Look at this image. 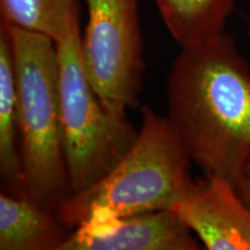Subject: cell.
Here are the masks:
<instances>
[{
    "label": "cell",
    "instance_id": "5",
    "mask_svg": "<svg viewBox=\"0 0 250 250\" xmlns=\"http://www.w3.org/2000/svg\"><path fill=\"white\" fill-rule=\"evenodd\" d=\"M83 61L102 104L118 117L139 105L145 71L138 0H85Z\"/></svg>",
    "mask_w": 250,
    "mask_h": 250
},
{
    "label": "cell",
    "instance_id": "12",
    "mask_svg": "<svg viewBox=\"0 0 250 250\" xmlns=\"http://www.w3.org/2000/svg\"><path fill=\"white\" fill-rule=\"evenodd\" d=\"M234 187H235L236 191L241 197L242 201L245 202L247 208L250 210V162Z\"/></svg>",
    "mask_w": 250,
    "mask_h": 250
},
{
    "label": "cell",
    "instance_id": "10",
    "mask_svg": "<svg viewBox=\"0 0 250 250\" xmlns=\"http://www.w3.org/2000/svg\"><path fill=\"white\" fill-rule=\"evenodd\" d=\"M162 20L181 48L204 42L225 31L233 0H155Z\"/></svg>",
    "mask_w": 250,
    "mask_h": 250
},
{
    "label": "cell",
    "instance_id": "9",
    "mask_svg": "<svg viewBox=\"0 0 250 250\" xmlns=\"http://www.w3.org/2000/svg\"><path fill=\"white\" fill-rule=\"evenodd\" d=\"M0 175L2 191L26 196L19 142L17 74L8 29L0 21Z\"/></svg>",
    "mask_w": 250,
    "mask_h": 250
},
{
    "label": "cell",
    "instance_id": "8",
    "mask_svg": "<svg viewBox=\"0 0 250 250\" xmlns=\"http://www.w3.org/2000/svg\"><path fill=\"white\" fill-rule=\"evenodd\" d=\"M71 230L29 197L0 193V250H62Z\"/></svg>",
    "mask_w": 250,
    "mask_h": 250
},
{
    "label": "cell",
    "instance_id": "4",
    "mask_svg": "<svg viewBox=\"0 0 250 250\" xmlns=\"http://www.w3.org/2000/svg\"><path fill=\"white\" fill-rule=\"evenodd\" d=\"M61 120L73 193L88 189L116 167L138 130L108 110L87 77L80 21L57 41Z\"/></svg>",
    "mask_w": 250,
    "mask_h": 250
},
{
    "label": "cell",
    "instance_id": "13",
    "mask_svg": "<svg viewBox=\"0 0 250 250\" xmlns=\"http://www.w3.org/2000/svg\"><path fill=\"white\" fill-rule=\"evenodd\" d=\"M248 36L250 37V29H249V31H248Z\"/></svg>",
    "mask_w": 250,
    "mask_h": 250
},
{
    "label": "cell",
    "instance_id": "6",
    "mask_svg": "<svg viewBox=\"0 0 250 250\" xmlns=\"http://www.w3.org/2000/svg\"><path fill=\"white\" fill-rule=\"evenodd\" d=\"M173 210L118 215L94 210L62 250H197L198 241Z\"/></svg>",
    "mask_w": 250,
    "mask_h": 250
},
{
    "label": "cell",
    "instance_id": "11",
    "mask_svg": "<svg viewBox=\"0 0 250 250\" xmlns=\"http://www.w3.org/2000/svg\"><path fill=\"white\" fill-rule=\"evenodd\" d=\"M80 0H0L1 21L57 42L80 21Z\"/></svg>",
    "mask_w": 250,
    "mask_h": 250
},
{
    "label": "cell",
    "instance_id": "7",
    "mask_svg": "<svg viewBox=\"0 0 250 250\" xmlns=\"http://www.w3.org/2000/svg\"><path fill=\"white\" fill-rule=\"evenodd\" d=\"M174 211L206 249L250 250V210L228 181H195Z\"/></svg>",
    "mask_w": 250,
    "mask_h": 250
},
{
    "label": "cell",
    "instance_id": "1",
    "mask_svg": "<svg viewBox=\"0 0 250 250\" xmlns=\"http://www.w3.org/2000/svg\"><path fill=\"white\" fill-rule=\"evenodd\" d=\"M167 94L168 123L190 160L235 186L250 162V68L233 37L182 48Z\"/></svg>",
    "mask_w": 250,
    "mask_h": 250
},
{
    "label": "cell",
    "instance_id": "2",
    "mask_svg": "<svg viewBox=\"0 0 250 250\" xmlns=\"http://www.w3.org/2000/svg\"><path fill=\"white\" fill-rule=\"evenodd\" d=\"M4 23L11 36L17 74L26 196L56 213L73 193L62 138L57 48L55 41L43 34Z\"/></svg>",
    "mask_w": 250,
    "mask_h": 250
},
{
    "label": "cell",
    "instance_id": "3",
    "mask_svg": "<svg viewBox=\"0 0 250 250\" xmlns=\"http://www.w3.org/2000/svg\"><path fill=\"white\" fill-rule=\"evenodd\" d=\"M190 164L167 117L143 107L142 125L124 158L98 183L68 196L56 215L74 229L94 210L118 215L174 211L195 182Z\"/></svg>",
    "mask_w": 250,
    "mask_h": 250
}]
</instances>
